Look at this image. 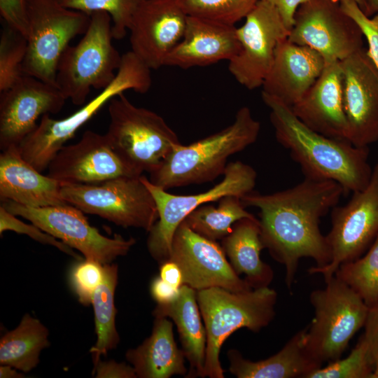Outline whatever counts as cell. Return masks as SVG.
Masks as SVG:
<instances>
[{"mask_svg": "<svg viewBox=\"0 0 378 378\" xmlns=\"http://www.w3.org/2000/svg\"><path fill=\"white\" fill-rule=\"evenodd\" d=\"M326 286L312 290L314 317L307 326L305 347L318 363L341 358L351 340L364 327L370 307L348 285L335 275Z\"/></svg>", "mask_w": 378, "mask_h": 378, "instance_id": "ba28073f", "label": "cell"}, {"mask_svg": "<svg viewBox=\"0 0 378 378\" xmlns=\"http://www.w3.org/2000/svg\"><path fill=\"white\" fill-rule=\"evenodd\" d=\"M351 288L369 307L378 304V235L367 251L344 262L334 274Z\"/></svg>", "mask_w": 378, "mask_h": 378, "instance_id": "1f68e13d", "label": "cell"}, {"mask_svg": "<svg viewBox=\"0 0 378 378\" xmlns=\"http://www.w3.org/2000/svg\"><path fill=\"white\" fill-rule=\"evenodd\" d=\"M144 0H60L66 8L88 15L106 12L112 19L113 38L121 39L129 31L134 13Z\"/></svg>", "mask_w": 378, "mask_h": 378, "instance_id": "836d02e7", "label": "cell"}, {"mask_svg": "<svg viewBox=\"0 0 378 378\" xmlns=\"http://www.w3.org/2000/svg\"><path fill=\"white\" fill-rule=\"evenodd\" d=\"M335 2L340 3L341 1L344 0H332ZM355 1L358 6L362 9V10L364 12L366 8V0H352Z\"/></svg>", "mask_w": 378, "mask_h": 378, "instance_id": "c3c4849f", "label": "cell"}, {"mask_svg": "<svg viewBox=\"0 0 378 378\" xmlns=\"http://www.w3.org/2000/svg\"><path fill=\"white\" fill-rule=\"evenodd\" d=\"M289 33L277 9L268 1L259 0L243 25L236 28L239 49L228 61L229 71L248 90L262 87L278 45L288 38Z\"/></svg>", "mask_w": 378, "mask_h": 378, "instance_id": "9a60e30c", "label": "cell"}, {"mask_svg": "<svg viewBox=\"0 0 378 378\" xmlns=\"http://www.w3.org/2000/svg\"><path fill=\"white\" fill-rule=\"evenodd\" d=\"M92 375L97 378H136L132 365L115 360L102 361L101 359L94 365Z\"/></svg>", "mask_w": 378, "mask_h": 378, "instance_id": "b9f144b4", "label": "cell"}, {"mask_svg": "<svg viewBox=\"0 0 378 378\" xmlns=\"http://www.w3.org/2000/svg\"><path fill=\"white\" fill-rule=\"evenodd\" d=\"M48 328L36 318L25 314L19 325L0 340V364L24 372L37 366L41 351L50 346Z\"/></svg>", "mask_w": 378, "mask_h": 378, "instance_id": "f1b7e54d", "label": "cell"}, {"mask_svg": "<svg viewBox=\"0 0 378 378\" xmlns=\"http://www.w3.org/2000/svg\"><path fill=\"white\" fill-rule=\"evenodd\" d=\"M0 13L7 26L27 38L26 0H0Z\"/></svg>", "mask_w": 378, "mask_h": 378, "instance_id": "ab89813d", "label": "cell"}, {"mask_svg": "<svg viewBox=\"0 0 378 378\" xmlns=\"http://www.w3.org/2000/svg\"><path fill=\"white\" fill-rule=\"evenodd\" d=\"M104 276V265L96 260L85 259L74 266L70 283L81 304L85 306L92 304L94 293Z\"/></svg>", "mask_w": 378, "mask_h": 378, "instance_id": "8d00e7d4", "label": "cell"}, {"mask_svg": "<svg viewBox=\"0 0 378 378\" xmlns=\"http://www.w3.org/2000/svg\"><path fill=\"white\" fill-rule=\"evenodd\" d=\"M261 96L270 110L277 141L289 150L304 177L335 181L345 195L368 186L372 174L368 147L319 134L305 125L289 106L266 93Z\"/></svg>", "mask_w": 378, "mask_h": 378, "instance_id": "7a4b0ae2", "label": "cell"}, {"mask_svg": "<svg viewBox=\"0 0 378 378\" xmlns=\"http://www.w3.org/2000/svg\"><path fill=\"white\" fill-rule=\"evenodd\" d=\"M48 176L62 184H91L137 176L113 150L107 136L85 131L76 144L64 145L48 167Z\"/></svg>", "mask_w": 378, "mask_h": 378, "instance_id": "ffe728a7", "label": "cell"}, {"mask_svg": "<svg viewBox=\"0 0 378 378\" xmlns=\"http://www.w3.org/2000/svg\"><path fill=\"white\" fill-rule=\"evenodd\" d=\"M372 378H378V364L374 368Z\"/></svg>", "mask_w": 378, "mask_h": 378, "instance_id": "681fc988", "label": "cell"}, {"mask_svg": "<svg viewBox=\"0 0 378 378\" xmlns=\"http://www.w3.org/2000/svg\"><path fill=\"white\" fill-rule=\"evenodd\" d=\"M26 37L6 25L0 38V92L13 86L24 74Z\"/></svg>", "mask_w": 378, "mask_h": 378, "instance_id": "e575fe53", "label": "cell"}, {"mask_svg": "<svg viewBox=\"0 0 378 378\" xmlns=\"http://www.w3.org/2000/svg\"><path fill=\"white\" fill-rule=\"evenodd\" d=\"M363 36L359 26L343 12L340 3L308 0L297 10L287 39L315 50L327 64L341 62L362 49Z\"/></svg>", "mask_w": 378, "mask_h": 378, "instance_id": "5bb4252c", "label": "cell"}, {"mask_svg": "<svg viewBox=\"0 0 378 378\" xmlns=\"http://www.w3.org/2000/svg\"><path fill=\"white\" fill-rule=\"evenodd\" d=\"M197 300L206 333L204 377L223 378L219 354L224 342L241 328L258 332L267 326L277 293L269 286L239 293L211 287L197 290Z\"/></svg>", "mask_w": 378, "mask_h": 378, "instance_id": "277c9868", "label": "cell"}, {"mask_svg": "<svg viewBox=\"0 0 378 378\" xmlns=\"http://www.w3.org/2000/svg\"><path fill=\"white\" fill-rule=\"evenodd\" d=\"M125 357L139 378H169L185 376V356L174 340L173 324L167 317H155L152 333Z\"/></svg>", "mask_w": 378, "mask_h": 378, "instance_id": "484cf974", "label": "cell"}, {"mask_svg": "<svg viewBox=\"0 0 378 378\" xmlns=\"http://www.w3.org/2000/svg\"><path fill=\"white\" fill-rule=\"evenodd\" d=\"M11 214L22 217L44 232L80 251L85 259L102 265L112 263L127 254L136 244L134 237L115 234L108 237L92 226L83 212L69 204L45 207H30L13 201L1 202Z\"/></svg>", "mask_w": 378, "mask_h": 378, "instance_id": "7c38bea8", "label": "cell"}, {"mask_svg": "<svg viewBox=\"0 0 378 378\" xmlns=\"http://www.w3.org/2000/svg\"><path fill=\"white\" fill-rule=\"evenodd\" d=\"M112 19L106 12L90 15L88 27L75 46H68L57 64L56 86L75 105L85 102L92 88L108 87L115 79L122 55L112 43Z\"/></svg>", "mask_w": 378, "mask_h": 378, "instance_id": "52a82bcc", "label": "cell"}, {"mask_svg": "<svg viewBox=\"0 0 378 378\" xmlns=\"http://www.w3.org/2000/svg\"><path fill=\"white\" fill-rule=\"evenodd\" d=\"M104 276L95 290L92 304L94 309L97 341L91 347L93 364L95 365L102 356L115 349L120 342L116 329L115 290L118 283V268L115 263L104 265Z\"/></svg>", "mask_w": 378, "mask_h": 378, "instance_id": "f546056e", "label": "cell"}, {"mask_svg": "<svg viewBox=\"0 0 378 378\" xmlns=\"http://www.w3.org/2000/svg\"><path fill=\"white\" fill-rule=\"evenodd\" d=\"M364 13L368 17L378 13V0H366Z\"/></svg>", "mask_w": 378, "mask_h": 378, "instance_id": "7dc6e473", "label": "cell"}, {"mask_svg": "<svg viewBox=\"0 0 378 378\" xmlns=\"http://www.w3.org/2000/svg\"><path fill=\"white\" fill-rule=\"evenodd\" d=\"M141 179L150 191L158 212V219L148 232L147 248L152 258L162 263L169 259L174 233L189 214L202 204L218 201L225 196L241 198L252 192L257 172L241 161L230 162L220 183L205 192L188 195L169 193L153 185L143 174Z\"/></svg>", "mask_w": 378, "mask_h": 378, "instance_id": "8fae6325", "label": "cell"}, {"mask_svg": "<svg viewBox=\"0 0 378 378\" xmlns=\"http://www.w3.org/2000/svg\"><path fill=\"white\" fill-rule=\"evenodd\" d=\"M169 260L180 267L183 284L196 290L220 287L239 293L253 289L234 272L221 245L196 233L184 220L174 233Z\"/></svg>", "mask_w": 378, "mask_h": 378, "instance_id": "2e32d148", "label": "cell"}, {"mask_svg": "<svg viewBox=\"0 0 378 378\" xmlns=\"http://www.w3.org/2000/svg\"><path fill=\"white\" fill-rule=\"evenodd\" d=\"M291 108L312 130L328 137L348 141L340 61L325 64L321 76Z\"/></svg>", "mask_w": 378, "mask_h": 378, "instance_id": "44dd1931", "label": "cell"}, {"mask_svg": "<svg viewBox=\"0 0 378 378\" xmlns=\"http://www.w3.org/2000/svg\"><path fill=\"white\" fill-rule=\"evenodd\" d=\"M239 49L234 26L188 15L183 37L165 66L188 69L230 61Z\"/></svg>", "mask_w": 378, "mask_h": 378, "instance_id": "603a6c76", "label": "cell"}, {"mask_svg": "<svg viewBox=\"0 0 378 378\" xmlns=\"http://www.w3.org/2000/svg\"><path fill=\"white\" fill-rule=\"evenodd\" d=\"M160 276L166 283L177 289L183 284V274L180 267L171 260L160 263Z\"/></svg>", "mask_w": 378, "mask_h": 378, "instance_id": "f6af8a7d", "label": "cell"}, {"mask_svg": "<svg viewBox=\"0 0 378 378\" xmlns=\"http://www.w3.org/2000/svg\"><path fill=\"white\" fill-rule=\"evenodd\" d=\"M10 230L19 234L28 235L34 240L44 244L51 245L74 258H78L72 248L67 246L51 234L44 232L36 225L27 224L17 218V216L11 214L2 205L0 206V234Z\"/></svg>", "mask_w": 378, "mask_h": 378, "instance_id": "74e56055", "label": "cell"}, {"mask_svg": "<svg viewBox=\"0 0 378 378\" xmlns=\"http://www.w3.org/2000/svg\"><path fill=\"white\" fill-rule=\"evenodd\" d=\"M340 5L343 12L360 28L368 44L367 52L378 69V13L370 18L352 0H344Z\"/></svg>", "mask_w": 378, "mask_h": 378, "instance_id": "f35d334b", "label": "cell"}, {"mask_svg": "<svg viewBox=\"0 0 378 378\" xmlns=\"http://www.w3.org/2000/svg\"><path fill=\"white\" fill-rule=\"evenodd\" d=\"M111 146L137 175L151 174L179 144L176 132L155 112L133 104L121 93L108 102Z\"/></svg>", "mask_w": 378, "mask_h": 378, "instance_id": "8992f818", "label": "cell"}, {"mask_svg": "<svg viewBox=\"0 0 378 378\" xmlns=\"http://www.w3.org/2000/svg\"><path fill=\"white\" fill-rule=\"evenodd\" d=\"M66 99L55 85L24 74L0 92V148L18 147L45 114L57 113Z\"/></svg>", "mask_w": 378, "mask_h": 378, "instance_id": "e0dca14e", "label": "cell"}, {"mask_svg": "<svg viewBox=\"0 0 378 378\" xmlns=\"http://www.w3.org/2000/svg\"><path fill=\"white\" fill-rule=\"evenodd\" d=\"M68 204L123 227L149 232L158 219L155 201L141 176H122L91 184H62Z\"/></svg>", "mask_w": 378, "mask_h": 378, "instance_id": "30bf717a", "label": "cell"}, {"mask_svg": "<svg viewBox=\"0 0 378 378\" xmlns=\"http://www.w3.org/2000/svg\"><path fill=\"white\" fill-rule=\"evenodd\" d=\"M331 211L332 226L326 235L331 260L308 270L311 274L323 275L324 281L334 276L341 264L363 255L378 235V161L368 186L353 192L345 205H337Z\"/></svg>", "mask_w": 378, "mask_h": 378, "instance_id": "4fadbf2b", "label": "cell"}, {"mask_svg": "<svg viewBox=\"0 0 378 378\" xmlns=\"http://www.w3.org/2000/svg\"><path fill=\"white\" fill-rule=\"evenodd\" d=\"M187 18L177 0H144L129 28L131 50L150 69L165 66L183 37Z\"/></svg>", "mask_w": 378, "mask_h": 378, "instance_id": "d6986e66", "label": "cell"}, {"mask_svg": "<svg viewBox=\"0 0 378 378\" xmlns=\"http://www.w3.org/2000/svg\"><path fill=\"white\" fill-rule=\"evenodd\" d=\"M279 11L286 26L290 30L294 22L295 14L298 8L308 0H265Z\"/></svg>", "mask_w": 378, "mask_h": 378, "instance_id": "ee69618b", "label": "cell"}, {"mask_svg": "<svg viewBox=\"0 0 378 378\" xmlns=\"http://www.w3.org/2000/svg\"><path fill=\"white\" fill-rule=\"evenodd\" d=\"M260 130L259 121L243 106L225 128L188 145H178L148 179L166 190L213 181L223 176L230 156L256 141Z\"/></svg>", "mask_w": 378, "mask_h": 378, "instance_id": "3957f363", "label": "cell"}, {"mask_svg": "<svg viewBox=\"0 0 378 378\" xmlns=\"http://www.w3.org/2000/svg\"><path fill=\"white\" fill-rule=\"evenodd\" d=\"M307 327L295 333L274 355L258 361L244 358L236 349L227 355L229 371L238 378H307L322 367L305 347Z\"/></svg>", "mask_w": 378, "mask_h": 378, "instance_id": "d4e9b609", "label": "cell"}, {"mask_svg": "<svg viewBox=\"0 0 378 378\" xmlns=\"http://www.w3.org/2000/svg\"><path fill=\"white\" fill-rule=\"evenodd\" d=\"M348 141L357 147L378 141V69L362 48L340 62Z\"/></svg>", "mask_w": 378, "mask_h": 378, "instance_id": "ac0fdd59", "label": "cell"}, {"mask_svg": "<svg viewBox=\"0 0 378 378\" xmlns=\"http://www.w3.org/2000/svg\"><path fill=\"white\" fill-rule=\"evenodd\" d=\"M0 377L1 378H22L24 377L22 373L18 372L16 368L7 365H1L0 366Z\"/></svg>", "mask_w": 378, "mask_h": 378, "instance_id": "bcb514c9", "label": "cell"}, {"mask_svg": "<svg viewBox=\"0 0 378 378\" xmlns=\"http://www.w3.org/2000/svg\"><path fill=\"white\" fill-rule=\"evenodd\" d=\"M154 317L170 318L177 327L182 351L188 360V377H204L206 333L201 319L197 290L183 284L178 298L169 304H158Z\"/></svg>", "mask_w": 378, "mask_h": 378, "instance_id": "4316f807", "label": "cell"}, {"mask_svg": "<svg viewBox=\"0 0 378 378\" xmlns=\"http://www.w3.org/2000/svg\"><path fill=\"white\" fill-rule=\"evenodd\" d=\"M324 67V59L317 51L284 40L276 49L262 92L292 107L313 85Z\"/></svg>", "mask_w": 378, "mask_h": 378, "instance_id": "7402d4cb", "label": "cell"}, {"mask_svg": "<svg viewBox=\"0 0 378 378\" xmlns=\"http://www.w3.org/2000/svg\"><path fill=\"white\" fill-rule=\"evenodd\" d=\"M26 10L24 74L56 86L59 58L71 39L85 34L90 15L66 8L60 0H26Z\"/></svg>", "mask_w": 378, "mask_h": 378, "instance_id": "9c48e42d", "label": "cell"}, {"mask_svg": "<svg viewBox=\"0 0 378 378\" xmlns=\"http://www.w3.org/2000/svg\"><path fill=\"white\" fill-rule=\"evenodd\" d=\"M364 330L361 337L366 344L368 359L374 370L378 364V304L370 307Z\"/></svg>", "mask_w": 378, "mask_h": 378, "instance_id": "60d3db41", "label": "cell"}, {"mask_svg": "<svg viewBox=\"0 0 378 378\" xmlns=\"http://www.w3.org/2000/svg\"><path fill=\"white\" fill-rule=\"evenodd\" d=\"M221 246L234 272L239 276L244 274V279L253 289L269 286L274 272L260 258V252L265 248L258 218H245L237 221L221 240Z\"/></svg>", "mask_w": 378, "mask_h": 378, "instance_id": "83f0119b", "label": "cell"}, {"mask_svg": "<svg viewBox=\"0 0 378 378\" xmlns=\"http://www.w3.org/2000/svg\"><path fill=\"white\" fill-rule=\"evenodd\" d=\"M150 71L132 50L122 54L113 81L79 110L61 120L53 119L50 114L43 115L36 129L18 146L21 155L43 172L65 143L113 97L128 90L148 92L152 83Z\"/></svg>", "mask_w": 378, "mask_h": 378, "instance_id": "5b68a950", "label": "cell"}, {"mask_svg": "<svg viewBox=\"0 0 378 378\" xmlns=\"http://www.w3.org/2000/svg\"><path fill=\"white\" fill-rule=\"evenodd\" d=\"M179 290L180 288L172 287L160 276L153 279L150 287L153 298L160 304H169L174 301L179 295Z\"/></svg>", "mask_w": 378, "mask_h": 378, "instance_id": "7bdbcfd3", "label": "cell"}, {"mask_svg": "<svg viewBox=\"0 0 378 378\" xmlns=\"http://www.w3.org/2000/svg\"><path fill=\"white\" fill-rule=\"evenodd\" d=\"M373 372L366 344L360 337L346 358L329 362L309 373L307 378H372Z\"/></svg>", "mask_w": 378, "mask_h": 378, "instance_id": "d590c367", "label": "cell"}, {"mask_svg": "<svg viewBox=\"0 0 378 378\" xmlns=\"http://www.w3.org/2000/svg\"><path fill=\"white\" fill-rule=\"evenodd\" d=\"M259 0H177L188 16L234 26Z\"/></svg>", "mask_w": 378, "mask_h": 378, "instance_id": "d6a6232c", "label": "cell"}, {"mask_svg": "<svg viewBox=\"0 0 378 378\" xmlns=\"http://www.w3.org/2000/svg\"><path fill=\"white\" fill-rule=\"evenodd\" d=\"M62 183L34 168L11 147L0 155V200L30 207L68 204L61 195Z\"/></svg>", "mask_w": 378, "mask_h": 378, "instance_id": "cb8c5ba5", "label": "cell"}, {"mask_svg": "<svg viewBox=\"0 0 378 378\" xmlns=\"http://www.w3.org/2000/svg\"><path fill=\"white\" fill-rule=\"evenodd\" d=\"M218 202L216 207L207 203L201 205L183 220L196 233L216 241L225 237L237 221L255 217L238 196L227 195Z\"/></svg>", "mask_w": 378, "mask_h": 378, "instance_id": "4dcf8cb0", "label": "cell"}, {"mask_svg": "<svg viewBox=\"0 0 378 378\" xmlns=\"http://www.w3.org/2000/svg\"><path fill=\"white\" fill-rule=\"evenodd\" d=\"M343 195L344 189L335 181L304 177L284 190L270 194L253 190L241 197L245 206L259 209L261 241L272 257L284 266L289 290L301 258L313 259L316 267L330 262V249L319 223Z\"/></svg>", "mask_w": 378, "mask_h": 378, "instance_id": "6da1fadb", "label": "cell"}]
</instances>
